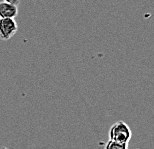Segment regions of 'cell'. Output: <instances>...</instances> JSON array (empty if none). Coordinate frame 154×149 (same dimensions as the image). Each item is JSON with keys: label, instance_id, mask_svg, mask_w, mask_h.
I'll list each match as a JSON object with an SVG mask.
<instances>
[{"label": "cell", "instance_id": "5", "mask_svg": "<svg viewBox=\"0 0 154 149\" xmlns=\"http://www.w3.org/2000/svg\"><path fill=\"white\" fill-rule=\"evenodd\" d=\"M3 1L11 3V4H14V5H16V6L19 5V3H20V0H3Z\"/></svg>", "mask_w": 154, "mask_h": 149}, {"label": "cell", "instance_id": "1", "mask_svg": "<svg viewBox=\"0 0 154 149\" xmlns=\"http://www.w3.org/2000/svg\"><path fill=\"white\" fill-rule=\"evenodd\" d=\"M110 141L120 144H127L131 140L132 132L131 129L124 121H118L110 127L108 132Z\"/></svg>", "mask_w": 154, "mask_h": 149}, {"label": "cell", "instance_id": "2", "mask_svg": "<svg viewBox=\"0 0 154 149\" xmlns=\"http://www.w3.org/2000/svg\"><path fill=\"white\" fill-rule=\"evenodd\" d=\"M18 26L14 18H0V39L7 41L17 32Z\"/></svg>", "mask_w": 154, "mask_h": 149}, {"label": "cell", "instance_id": "3", "mask_svg": "<svg viewBox=\"0 0 154 149\" xmlns=\"http://www.w3.org/2000/svg\"><path fill=\"white\" fill-rule=\"evenodd\" d=\"M18 14V6L11 3L0 2V18H15Z\"/></svg>", "mask_w": 154, "mask_h": 149}, {"label": "cell", "instance_id": "4", "mask_svg": "<svg viewBox=\"0 0 154 149\" xmlns=\"http://www.w3.org/2000/svg\"><path fill=\"white\" fill-rule=\"evenodd\" d=\"M105 149H128V146L127 144H120L108 140V142L105 144Z\"/></svg>", "mask_w": 154, "mask_h": 149}]
</instances>
